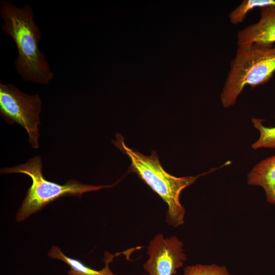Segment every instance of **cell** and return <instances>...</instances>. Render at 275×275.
<instances>
[{
	"label": "cell",
	"mask_w": 275,
	"mask_h": 275,
	"mask_svg": "<svg viewBox=\"0 0 275 275\" xmlns=\"http://www.w3.org/2000/svg\"><path fill=\"white\" fill-rule=\"evenodd\" d=\"M147 250L145 275H176L186 260L183 243L176 236L165 237L157 234L149 241Z\"/></svg>",
	"instance_id": "obj_6"
},
{
	"label": "cell",
	"mask_w": 275,
	"mask_h": 275,
	"mask_svg": "<svg viewBox=\"0 0 275 275\" xmlns=\"http://www.w3.org/2000/svg\"><path fill=\"white\" fill-rule=\"evenodd\" d=\"M254 43L275 44V5L261 8L259 20L238 32V46Z\"/></svg>",
	"instance_id": "obj_7"
},
{
	"label": "cell",
	"mask_w": 275,
	"mask_h": 275,
	"mask_svg": "<svg viewBox=\"0 0 275 275\" xmlns=\"http://www.w3.org/2000/svg\"><path fill=\"white\" fill-rule=\"evenodd\" d=\"M41 104L37 94H28L13 85L0 84L1 116L8 123H16L24 128L34 149L39 148Z\"/></svg>",
	"instance_id": "obj_5"
},
{
	"label": "cell",
	"mask_w": 275,
	"mask_h": 275,
	"mask_svg": "<svg viewBox=\"0 0 275 275\" xmlns=\"http://www.w3.org/2000/svg\"><path fill=\"white\" fill-rule=\"evenodd\" d=\"M112 143L131 161L128 172L136 173L167 204V224L174 228L184 224L185 210L180 201V194L202 175L181 177L172 175L163 169L155 151L150 155H144L127 147L120 134H117Z\"/></svg>",
	"instance_id": "obj_2"
},
{
	"label": "cell",
	"mask_w": 275,
	"mask_h": 275,
	"mask_svg": "<svg viewBox=\"0 0 275 275\" xmlns=\"http://www.w3.org/2000/svg\"><path fill=\"white\" fill-rule=\"evenodd\" d=\"M42 168L40 156H36L24 164L1 169V174L22 173L28 175L32 180V185L16 213L17 222L24 221L60 197L66 196L81 197L85 193L111 187L117 184L93 185L71 179L64 184H60L46 180L43 176Z\"/></svg>",
	"instance_id": "obj_4"
},
{
	"label": "cell",
	"mask_w": 275,
	"mask_h": 275,
	"mask_svg": "<svg viewBox=\"0 0 275 275\" xmlns=\"http://www.w3.org/2000/svg\"><path fill=\"white\" fill-rule=\"evenodd\" d=\"M275 5L274 0H244L230 12L229 17L231 23L237 24L244 20L248 13L253 9L266 6Z\"/></svg>",
	"instance_id": "obj_10"
},
{
	"label": "cell",
	"mask_w": 275,
	"mask_h": 275,
	"mask_svg": "<svg viewBox=\"0 0 275 275\" xmlns=\"http://www.w3.org/2000/svg\"><path fill=\"white\" fill-rule=\"evenodd\" d=\"M247 183L261 187L265 191L267 201L275 204V155L257 163L247 175Z\"/></svg>",
	"instance_id": "obj_8"
},
{
	"label": "cell",
	"mask_w": 275,
	"mask_h": 275,
	"mask_svg": "<svg viewBox=\"0 0 275 275\" xmlns=\"http://www.w3.org/2000/svg\"><path fill=\"white\" fill-rule=\"evenodd\" d=\"M263 120L253 118L252 122L254 127L259 131L258 139L252 145L254 150L260 148H275V126L268 127L262 124Z\"/></svg>",
	"instance_id": "obj_11"
},
{
	"label": "cell",
	"mask_w": 275,
	"mask_h": 275,
	"mask_svg": "<svg viewBox=\"0 0 275 275\" xmlns=\"http://www.w3.org/2000/svg\"><path fill=\"white\" fill-rule=\"evenodd\" d=\"M275 72V44L254 43L238 46L223 87L220 99L225 108L233 106L246 86L267 82Z\"/></svg>",
	"instance_id": "obj_3"
},
{
	"label": "cell",
	"mask_w": 275,
	"mask_h": 275,
	"mask_svg": "<svg viewBox=\"0 0 275 275\" xmlns=\"http://www.w3.org/2000/svg\"><path fill=\"white\" fill-rule=\"evenodd\" d=\"M122 253H117L113 255L105 252L103 261L105 265L104 267L100 270L94 269L86 265L81 261L70 258L65 255L61 249L55 245H52L48 253L49 257L61 260L70 268L68 275H117L112 272L109 268V264L113 261L114 258Z\"/></svg>",
	"instance_id": "obj_9"
},
{
	"label": "cell",
	"mask_w": 275,
	"mask_h": 275,
	"mask_svg": "<svg viewBox=\"0 0 275 275\" xmlns=\"http://www.w3.org/2000/svg\"><path fill=\"white\" fill-rule=\"evenodd\" d=\"M274 118H275V113H274Z\"/></svg>",
	"instance_id": "obj_13"
},
{
	"label": "cell",
	"mask_w": 275,
	"mask_h": 275,
	"mask_svg": "<svg viewBox=\"0 0 275 275\" xmlns=\"http://www.w3.org/2000/svg\"><path fill=\"white\" fill-rule=\"evenodd\" d=\"M4 23L2 31L14 40L18 51L14 64L22 80L46 85L53 74L39 47L41 39L39 27L35 23L32 7H18L7 1L0 3Z\"/></svg>",
	"instance_id": "obj_1"
},
{
	"label": "cell",
	"mask_w": 275,
	"mask_h": 275,
	"mask_svg": "<svg viewBox=\"0 0 275 275\" xmlns=\"http://www.w3.org/2000/svg\"><path fill=\"white\" fill-rule=\"evenodd\" d=\"M183 275H231L227 268L215 264H196L184 268Z\"/></svg>",
	"instance_id": "obj_12"
}]
</instances>
